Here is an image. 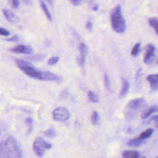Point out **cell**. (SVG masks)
I'll list each match as a JSON object with an SVG mask.
<instances>
[{"label":"cell","instance_id":"cell-1","mask_svg":"<svg viewBox=\"0 0 158 158\" xmlns=\"http://www.w3.org/2000/svg\"><path fill=\"white\" fill-rule=\"evenodd\" d=\"M0 158H22L21 151L12 137L0 143Z\"/></svg>","mask_w":158,"mask_h":158},{"label":"cell","instance_id":"cell-2","mask_svg":"<svg viewBox=\"0 0 158 158\" xmlns=\"http://www.w3.org/2000/svg\"><path fill=\"white\" fill-rule=\"evenodd\" d=\"M110 23L112 29L117 33H121L126 29V23L122 15L120 5L115 6L110 12Z\"/></svg>","mask_w":158,"mask_h":158},{"label":"cell","instance_id":"cell-3","mask_svg":"<svg viewBox=\"0 0 158 158\" xmlns=\"http://www.w3.org/2000/svg\"><path fill=\"white\" fill-rule=\"evenodd\" d=\"M33 147L36 154L39 157H42L44 154L46 150L51 148L52 144L45 141L43 138L38 137L35 139Z\"/></svg>","mask_w":158,"mask_h":158},{"label":"cell","instance_id":"cell-4","mask_svg":"<svg viewBox=\"0 0 158 158\" xmlns=\"http://www.w3.org/2000/svg\"><path fill=\"white\" fill-rule=\"evenodd\" d=\"M35 78L40 80L46 81H60L61 78L58 75L48 71H41L38 70Z\"/></svg>","mask_w":158,"mask_h":158},{"label":"cell","instance_id":"cell-5","mask_svg":"<svg viewBox=\"0 0 158 158\" xmlns=\"http://www.w3.org/2000/svg\"><path fill=\"white\" fill-rule=\"evenodd\" d=\"M52 117L55 120L65 121L69 118L70 113L66 108L59 107L53 110Z\"/></svg>","mask_w":158,"mask_h":158},{"label":"cell","instance_id":"cell-6","mask_svg":"<svg viewBox=\"0 0 158 158\" xmlns=\"http://www.w3.org/2000/svg\"><path fill=\"white\" fill-rule=\"evenodd\" d=\"M156 48L152 44H149L146 46V53L144 57V62L146 64H151L155 58Z\"/></svg>","mask_w":158,"mask_h":158},{"label":"cell","instance_id":"cell-7","mask_svg":"<svg viewBox=\"0 0 158 158\" xmlns=\"http://www.w3.org/2000/svg\"><path fill=\"white\" fill-rule=\"evenodd\" d=\"M9 51L12 52L14 53H20V54H30L33 53V50L32 48L30 46H27V45H17L9 49Z\"/></svg>","mask_w":158,"mask_h":158},{"label":"cell","instance_id":"cell-8","mask_svg":"<svg viewBox=\"0 0 158 158\" xmlns=\"http://www.w3.org/2000/svg\"><path fill=\"white\" fill-rule=\"evenodd\" d=\"M80 56L77 58V62L81 67L83 66L85 64V59L87 54V48L84 43H81L79 46Z\"/></svg>","mask_w":158,"mask_h":158},{"label":"cell","instance_id":"cell-9","mask_svg":"<svg viewBox=\"0 0 158 158\" xmlns=\"http://www.w3.org/2000/svg\"><path fill=\"white\" fill-rule=\"evenodd\" d=\"M146 80L149 83L151 88L154 91L158 90V74L149 75Z\"/></svg>","mask_w":158,"mask_h":158},{"label":"cell","instance_id":"cell-10","mask_svg":"<svg viewBox=\"0 0 158 158\" xmlns=\"http://www.w3.org/2000/svg\"><path fill=\"white\" fill-rule=\"evenodd\" d=\"M145 101L143 98H137L133 100L130 101L128 104H127V107L129 108L130 109H137L139 107H141L143 104L144 103Z\"/></svg>","mask_w":158,"mask_h":158},{"label":"cell","instance_id":"cell-11","mask_svg":"<svg viewBox=\"0 0 158 158\" xmlns=\"http://www.w3.org/2000/svg\"><path fill=\"white\" fill-rule=\"evenodd\" d=\"M2 12L6 19L11 22H15L17 20V18L15 16V15L10 10L4 9H2Z\"/></svg>","mask_w":158,"mask_h":158},{"label":"cell","instance_id":"cell-12","mask_svg":"<svg viewBox=\"0 0 158 158\" xmlns=\"http://www.w3.org/2000/svg\"><path fill=\"white\" fill-rule=\"evenodd\" d=\"M139 153L136 151H125L122 158H139Z\"/></svg>","mask_w":158,"mask_h":158},{"label":"cell","instance_id":"cell-13","mask_svg":"<svg viewBox=\"0 0 158 158\" xmlns=\"http://www.w3.org/2000/svg\"><path fill=\"white\" fill-rule=\"evenodd\" d=\"M144 143V139H141L139 137L137 138H134L132 139H130L128 142V145L132 147H138L141 146Z\"/></svg>","mask_w":158,"mask_h":158},{"label":"cell","instance_id":"cell-14","mask_svg":"<svg viewBox=\"0 0 158 158\" xmlns=\"http://www.w3.org/2000/svg\"><path fill=\"white\" fill-rule=\"evenodd\" d=\"M40 1V5H41V9H43L44 14L46 15V17L48 18V19L50 21L52 20V16H51V14L47 7V6L46 5V4L44 3V1L43 0H39Z\"/></svg>","mask_w":158,"mask_h":158},{"label":"cell","instance_id":"cell-15","mask_svg":"<svg viewBox=\"0 0 158 158\" xmlns=\"http://www.w3.org/2000/svg\"><path fill=\"white\" fill-rule=\"evenodd\" d=\"M129 89V83L127 80L125 79L122 78V88L120 91V97H123L125 95H126L128 93Z\"/></svg>","mask_w":158,"mask_h":158},{"label":"cell","instance_id":"cell-16","mask_svg":"<svg viewBox=\"0 0 158 158\" xmlns=\"http://www.w3.org/2000/svg\"><path fill=\"white\" fill-rule=\"evenodd\" d=\"M149 25L155 30L157 35H158V19L156 18H151L149 19Z\"/></svg>","mask_w":158,"mask_h":158},{"label":"cell","instance_id":"cell-17","mask_svg":"<svg viewBox=\"0 0 158 158\" xmlns=\"http://www.w3.org/2000/svg\"><path fill=\"white\" fill-rule=\"evenodd\" d=\"M156 110V106H152L149 108H148L142 114V118H146L148 117H149L150 115H151L152 113H154Z\"/></svg>","mask_w":158,"mask_h":158},{"label":"cell","instance_id":"cell-18","mask_svg":"<svg viewBox=\"0 0 158 158\" xmlns=\"http://www.w3.org/2000/svg\"><path fill=\"white\" fill-rule=\"evenodd\" d=\"M153 131H154L153 129H151V128L148 129V130H145L144 131H143V133H141V135L139 136V138L141 139H144L148 138H149L152 135V134L153 133Z\"/></svg>","mask_w":158,"mask_h":158},{"label":"cell","instance_id":"cell-19","mask_svg":"<svg viewBox=\"0 0 158 158\" xmlns=\"http://www.w3.org/2000/svg\"><path fill=\"white\" fill-rule=\"evenodd\" d=\"M88 99L89 100L92 102H98L99 101V99L98 97L96 95V94L92 91H89L88 92Z\"/></svg>","mask_w":158,"mask_h":158},{"label":"cell","instance_id":"cell-20","mask_svg":"<svg viewBox=\"0 0 158 158\" xmlns=\"http://www.w3.org/2000/svg\"><path fill=\"white\" fill-rule=\"evenodd\" d=\"M44 135L45 136L48 138H53L56 135V130L53 128H50L46 131H45L44 133Z\"/></svg>","mask_w":158,"mask_h":158},{"label":"cell","instance_id":"cell-21","mask_svg":"<svg viewBox=\"0 0 158 158\" xmlns=\"http://www.w3.org/2000/svg\"><path fill=\"white\" fill-rule=\"evenodd\" d=\"M140 48H141V44L139 43H136L134 46V47L133 48V49L131 50V56H136L139 54V52L140 51Z\"/></svg>","mask_w":158,"mask_h":158},{"label":"cell","instance_id":"cell-22","mask_svg":"<svg viewBox=\"0 0 158 158\" xmlns=\"http://www.w3.org/2000/svg\"><path fill=\"white\" fill-rule=\"evenodd\" d=\"M99 115L96 111H94L91 115V122L93 124H97L99 122Z\"/></svg>","mask_w":158,"mask_h":158},{"label":"cell","instance_id":"cell-23","mask_svg":"<svg viewBox=\"0 0 158 158\" xmlns=\"http://www.w3.org/2000/svg\"><path fill=\"white\" fill-rule=\"evenodd\" d=\"M59 60V57L58 56H53L49 58V59L48 61V63L49 65H55L56 63H57Z\"/></svg>","mask_w":158,"mask_h":158},{"label":"cell","instance_id":"cell-24","mask_svg":"<svg viewBox=\"0 0 158 158\" xmlns=\"http://www.w3.org/2000/svg\"><path fill=\"white\" fill-rule=\"evenodd\" d=\"M25 123L28 127V132H30L31 131V129L33 127V120L31 118H27L25 120Z\"/></svg>","mask_w":158,"mask_h":158},{"label":"cell","instance_id":"cell-25","mask_svg":"<svg viewBox=\"0 0 158 158\" xmlns=\"http://www.w3.org/2000/svg\"><path fill=\"white\" fill-rule=\"evenodd\" d=\"M104 83L106 85V87L107 88V89L110 90V81H109V78L108 77V75H107V73H104Z\"/></svg>","mask_w":158,"mask_h":158},{"label":"cell","instance_id":"cell-26","mask_svg":"<svg viewBox=\"0 0 158 158\" xmlns=\"http://www.w3.org/2000/svg\"><path fill=\"white\" fill-rule=\"evenodd\" d=\"M9 34H10V32L7 30L3 28H0V35L8 36L9 35Z\"/></svg>","mask_w":158,"mask_h":158},{"label":"cell","instance_id":"cell-27","mask_svg":"<svg viewBox=\"0 0 158 158\" xmlns=\"http://www.w3.org/2000/svg\"><path fill=\"white\" fill-rule=\"evenodd\" d=\"M11 4L13 8H17L19 6L20 4V1L19 0H12L11 1Z\"/></svg>","mask_w":158,"mask_h":158},{"label":"cell","instance_id":"cell-28","mask_svg":"<svg viewBox=\"0 0 158 158\" xmlns=\"http://www.w3.org/2000/svg\"><path fill=\"white\" fill-rule=\"evenodd\" d=\"M85 27L86 28L89 30V31H91L93 28V23L91 21H88L86 23V25H85Z\"/></svg>","mask_w":158,"mask_h":158},{"label":"cell","instance_id":"cell-29","mask_svg":"<svg viewBox=\"0 0 158 158\" xmlns=\"http://www.w3.org/2000/svg\"><path fill=\"white\" fill-rule=\"evenodd\" d=\"M43 56L42 55H36V56H31L29 58H30L31 60H41L43 58Z\"/></svg>","mask_w":158,"mask_h":158},{"label":"cell","instance_id":"cell-30","mask_svg":"<svg viewBox=\"0 0 158 158\" xmlns=\"http://www.w3.org/2000/svg\"><path fill=\"white\" fill-rule=\"evenodd\" d=\"M6 40L9 41H19V36L17 35H14L12 38L7 39Z\"/></svg>","mask_w":158,"mask_h":158},{"label":"cell","instance_id":"cell-31","mask_svg":"<svg viewBox=\"0 0 158 158\" xmlns=\"http://www.w3.org/2000/svg\"><path fill=\"white\" fill-rule=\"evenodd\" d=\"M151 120L154 121L156 127L158 128V115H154V116L152 117L151 118Z\"/></svg>","mask_w":158,"mask_h":158},{"label":"cell","instance_id":"cell-32","mask_svg":"<svg viewBox=\"0 0 158 158\" xmlns=\"http://www.w3.org/2000/svg\"><path fill=\"white\" fill-rule=\"evenodd\" d=\"M82 0H70V2L74 5V6H78L81 2Z\"/></svg>","mask_w":158,"mask_h":158},{"label":"cell","instance_id":"cell-33","mask_svg":"<svg viewBox=\"0 0 158 158\" xmlns=\"http://www.w3.org/2000/svg\"><path fill=\"white\" fill-rule=\"evenodd\" d=\"M98 8H99V6H98V4L94 5V6H93V7H92L93 10H97L98 9Z\"/></svg>","mask_w":158,"mask_h":158},{"label":"cell","instance_id":"cell-34","mask_svg":"<svg viewBox=\"0 0 158 158\" xmlns=\"http://www.w3.org/2000/svg\"><path fill=\"white\" fill-rule=\"evenodd\" d=\"M47 1V2L51 6H53V0H46Z\"/></svg>","mask_w":158,"mask_h":158},{"label":"cell","instance_id":"cell-35","mask_svg":"<svg viewBox=\"0 0 158 158\" xmlns=\"http://www.w3.org/2000/svg\"><path fill=\"white\" fill-rule=\"evenodd\" d=\"M141 69H139V70H138L137 74H136V78L139 77V74H140V73H141Z\"/></svg>","mask_w":158,"mask_h":158},{"label":"cell","instance_id":"cell-36","mask_svg":"<svg viewBox=\"0 0 158 158\" xmlns=\"http://www.w3.org/2000/svg\"><path fill=\"white\" fill-rule=\"evenodd\" d=\"M25 1H30V0H24Z\"/></svg>","mask_w":158,"mask_h":158},{"label":"cell","instance_id":"cell-37","mask_svg":"<svg viewBox=\"0 0 158 158\" xmlns=\"http://www.w3.org/2000/svg\"><path fill=\"white\" fill-rule=\"evenodd\" d=\"M157 64H158V59H157Z\"/></svg>","mask_w":158,"mask_h":158},{"label":"cell","instance_id":"cell-38","mask_svg":"<svg viewBox=\"0 0 158 158\" xmlns=\"http://www.w3.org/2000/svg\"><path fill=\"white\" fill-rule=\"evenodd\" d=\"M142 158H146V157H142Z\"/></svg>","mask_w":158,"mask_h":158},{"label":"cell","instance_id":"cell-39","mask_svg":"<svg viewBox=\"0 0 158 158\" xmlns=\"http://www.w3.org/2000/svg\"><path fill=\"white\" fill-rule=\"evenodd\" d=\"M69 1H70V0H69Z\"/></svg>","mask_w":158,"mask_h":158},{"label":"cell","instance_id":"cell-40","mask_svg":"<svg viewBox=\"0 0 158 158\" xmlns=\"http://www.w3.org/2000/svg\"><path fill=\"white\" fill-rule=\"evenodd\" d=\"M157 158H158V157H157Z\"/></svg>","mask_w":158,"mask_h":158}]
</instances>
